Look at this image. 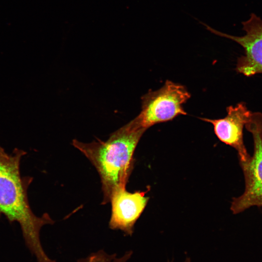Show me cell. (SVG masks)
I'll use <instances>...</instances> for the list:
<instances>
[{
    "mask_svg": "<svg viewBox=\"0 0 262 262\" xmlns=\"http://www.w3.org/2000/svg\"><path fill=\"white\" fill-rule=\"evenodd\" d=\"M206 29L216 35L229 39L244 49V55L237 59L236 70L246 77L262 74V19L252 13L242 23L245 34L241 36L221 32L200 22Z\"/></svg>",
    "mask_w": 262,
    "mask_h": 262,
    "instance_id": "cell-5",
    "label": "cell"
},
{
    "mask_svg": "<svg viewBox=\"0 0 262 262\" xmlns=\"http://www.w3.org/2000/svg\"><path fill=\"white\" fill-rule=\"evenodd\" d=\"M252 135L254 152L245 163H240L245 182L244 192L233 198L230 210L238 214L252 206L262 207V113H252L245 125Z\"/></svg>",
    "mask_w": 262,
    "mask_h": 262,
    "instance_id": "cell-4",
    "label": "cell"
},
{
    "mask_svg": "<svg viewBox=\"0 0 262 262\" xmlns=\"http://www.w3.org/2000/svg\"><path fill=\"white\" fill-rule=\"evenodd\" d=\"M147 130L134 118L112 133L105 141L72 140V145L84 155L99 174L102 204L110 202L114 192L125 188L133 167L134 152Z\"/></svg>",
    "mask_w": 262,
    "mask_h": 262,
    "instance_id": "cell-2",
    "label": "cell"
},
{
    "mask_svg": "<svg viewBox=\"0 0 262 262\" xmlns=\"http://www.w3.org/2000/svg\"><path fill=\"white\" fill-rule=\"evenodd\" d=\"M226 110L227 115L224 118L200 119L211 123L218 138L235 149L238 152L240 163H245L249 160L251 156L248 153L244 144L243 128L249 121L252 112L243 102L234 106H228Z\"/></svg>",
    "mask_w": 262,
    "mask_h": 262,
    "instance_id": "cell-6",
    "label": "cell"
},
{
    "mask_svg": "<svg viewBox=\"0 0 262 262\" xmlns=\"http://www.w3.org/2000/svg\"><path fill=\"white\" fill-rule=\"evenodd\" d=\"M132 251H127L121 257L116 253L109 254L103 250L92 253L85 258L77 260V262H127L131 257Z\"/></svg>",
    "mask_w": 262,
    "mask_h": 262,
    "instance_id": "cell-8",
    "label": "cell"
},
{
    "mask_svg": "<svg viewBox=\"0 0 262 262\" xmlns=\"http://www.w3.org/2000/svg\"><path fill=\"white\" fill-rule=\"evenodd\" d=\"M146 192L139 191L130 193L125 188L114 192L110 200L112 213L109 228L120 230L126 235L131 236L134 226L147 203L148 197L145 196Z\"/></svg>",
    "mask_w": 262,
    "mask_h": 262,
    "instance_id": "cell-7",
    "label": "cell"
},
{
    "mask_svg": "<svg viewBox=\"0 0 262 262\" xmlns=\"http://www.w3.org/2000/svg\"><path fill=\"white\" fill-rule=\"evenodd\" d=\"M190 97L185 86L167 80L160 89L150 90L142 97L141 111L135 119L142 127L147 129L178 115H186L183 104Z\"/></svg>",
    "mask_w": 262,
    "mask_h": 262,
    "instance_id": "cell-3",
    "label": "cell"
},
{
    "mask_svg": "<svg viewBox=\"0 0 262 262\" xmlns=\"http://www.w3.org/2000/svg\"><path fill=\"white\" fill-rule=\"evenodd\" d=\"M26 153L17 149L8 153L0 146V214L19 225L25 244L37 262H54L46 254L40 239L42 227L54 222L47 213L36 215L30 207L28 189L33 178L22 177L20 170Z\"/></svg>",
    "mask_w": 262,
    "mask_h": 262,
    "instance_id": "cell-1",
    "label": "cell"
}]
</instances>
